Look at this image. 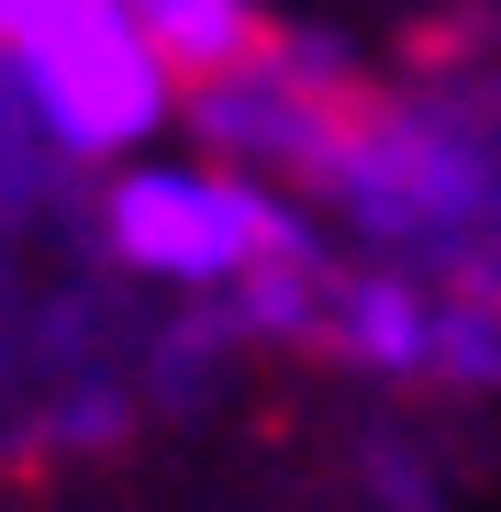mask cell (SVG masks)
Returning a JSON list of instances; mask_svg holds the SVG:
<instances>
[{"instance_id":"cell-4","label":"cell","mask_w":501,"mask_h":512,"mask_svg":"<svg viewBox=\"0 0 501 512\" xmlns=\"http://www.w3.org/2000/svg\"><path fill=\"white\" fill-rule=\"evenodd\" d=\"M357 101H368L357 56H346V45H323V34H290V23H279L257 56H234V67L190 78V134H201L223 167H245V179L312 190V179H323V156L346 145Z\"/></svg>"},{"instance_id":"cell-5","label":"cell","mask_w":501,"mask_h":512,"mask_svg":"<svg viewBox=\"0 0 501 512\" xmlns=\"http://www.w3.org/2000/svg\"><path fill=\"white\" fill-rule=\"evenodd\" d=\"M145 12V34L179 56V78H212V67H234V56H257L268 34H279V12L268 0H134Z\"/></svg>"},{"instance_id":"cell-6","label":"cell","mask_w":501,"mask_h":512,"mask_svg":"<svg viewBox=\"0 0 501 512\" xmlns=\"http://www.w3.org/2000/svg\"><path fill=\"white\" fill-rule=\"evenodd\" d=\"M56 12H67V0H0V56H12V45H23V34H45V23H56Z\"/></svg>"},{"instance_id":"cell-3","label":"cell","mask_w":501,"mask_h":512,"mask_svg":"<svg viewBox=\"0 0 501 512\" xmlns=\"http://www.w3.org/2000/svg\"><path fill=\"white\" fill-rule=\"evenodd\" d=\"M12 78H23L34 123L78 167H123L167 123H190V78H179V56L145 34L134 0H67L45 34L12 45Z\"/></svg>"},{"instance_id":"cell-1","label":"cell","mask_w":501,"mask_h":512,"mask_svg":"<svg viewBox=\"0 0 501 512\" xmlns=\"http://www.w3.org/2000/svg\"><path fill=\"white\" fill-rule=\"evenodd\" d=\"M301 201L346 223L357 256L501 290V90H479V78L368 90Z\"/></svg>"},{"instance_id":"cell-2","label":"cell","mask_w":501,"mask_h":512,"mask_svg":"<svg viewBox=\"0 0 501 512\" xmlns=\"http://www.w3.org/2000/svg\"><path fill=\"white\" fill-rule=\"evenodd\" d=\"M101 256L145 290H190V301H223L257 268H279L290 245L323 234V212L279 179H245V167H156V156H123L101 179V212H90Z\"/></svg>"}]
</instances>
